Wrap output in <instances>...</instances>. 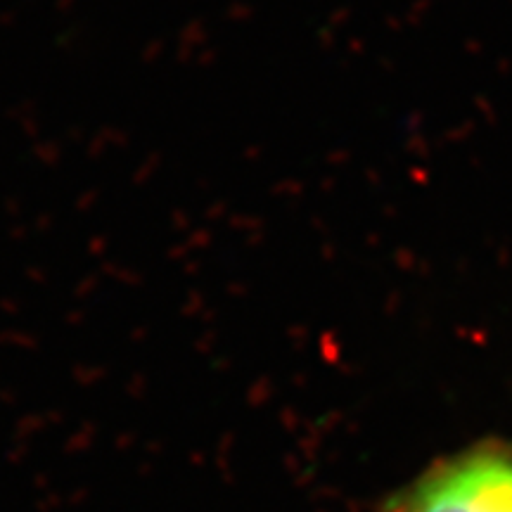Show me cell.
Returning <instances> with one entry per match:
<instances>
[{"label":"cell","mask_w":512,"mask_h":512,"mask_svg":"<svg viewBox=\"0 0 512 512\" xmlns=\"http://www.w3.org/2000/svg\"><path fill=\"white\" fill-rule=\"evenodd\" d=\"M380 512H512V441L484 439L434 460Z\"/></svg>","instance_id":"6da1fadb"}]
</instances>
